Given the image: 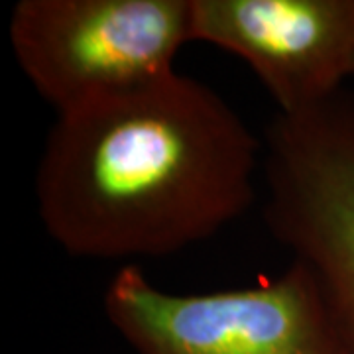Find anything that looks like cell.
Listing matches in <instances>:
<instances>
[{"label": "cell", "mask_w": 354, "mask_h": 354, "mask_svg": "<svg viewBox=\"0 0 354 354\" xmlns=\"http://www.w3.org/2000/svg\"><path fill=\"white\" fill-rule=\"evenodd\" d=\"M264 216L311 270L354 354V97L342 88L266 132Z\"/></svg>", "instance_id": "277c9868"}, {"label": "cell", "mask_w": 354, "mask_h": 354, "mask_svg": "<svg viewBox=\"0 0 354 354\" xmlns=\"http://www.w3.org/2000/svg\"><path fill=\"white\" fill-rule=\"evenodd\" d=\"M14 57L57 114L171 75L195 41L193 0H20Z\"/></svg>", "instance_id": "3957f363"}, {"label": "cell", "mask_w": 354, "mask_h": 354, "mask_svg": "<svg viewBox=\"0 0 354 354\" xmlns=\"http://www.w3.org/2000/svg\"><path fill=\"white\" fill-rule=\"evenodd\" d=\"M102 307L138 354H348L319 281L295 260L276 279L211 293L160 290L130 262Z\"/></svg>", "instance_id": "7a4b0ae2"}, {"label": "cell", "mask_w": 354, "mask_h": 354, "mask_svg": "<svg viewBox=\"0 0 354 354\" xmlns=\"http://www.w3.org/2000/svg\"><path fill=\"white\" fill-rule=\"evenodd\" d=\"M260 144L218 93L174 71L57 114L34 191L46 232L91 260L164 256L252 205Z\"/></svg>", "instance_id": "6da1fadb"}, {"label": "cell", "mask_w": 354, "mask_h": 354, "mask_svg": "<svg viewBox=\"0 0 354 354\" xmlns=\"http://www.w3.org/2000/svg\"><path fill=\"white\" fill-rule=\"evenodd\" d=\"M195 41L236 55L279 114L327 101L354 77V0H193Z\"/></svg>", "instance_id": "5b68a950"}]
</instances>
